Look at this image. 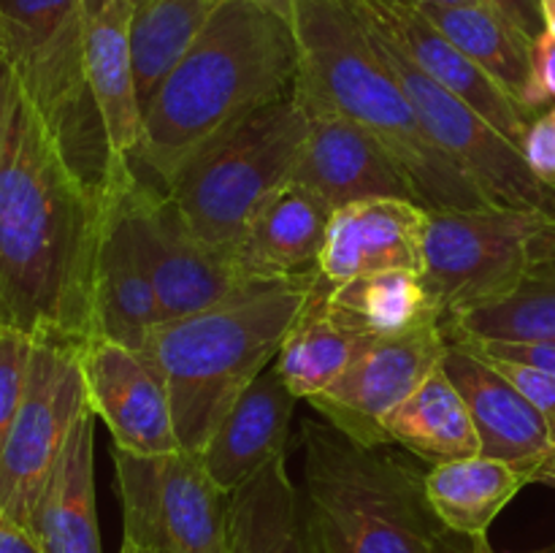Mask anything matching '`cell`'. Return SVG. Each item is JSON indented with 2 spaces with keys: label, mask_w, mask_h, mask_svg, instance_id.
<instances>
[{
  "label": "cell",
  "mask_w": 555,
  "mask_h": 553,
  "mask_svg": "<svg viewBox=\"0 0 555 553\" xmlns=\"http://www.w3.org/2000/svg\"><path fill=\"white\" fill-rule=\"evenodd\" d=\"M293 92L307 117V141L293 182L318 193L331 209L372 198H404L421 204L404 168L366 128L304 95L296 87Z\"/></svg>",
  "instance_id": "cell-13"
},
{
  "label": "cell",
  "mask_w": 555,
  "mask_h": 553,
  "mask_svg": "<svg viewBox=\"0 0 555 553\" xmlns=\"http://www.w3.org/2000/svg\"><path fill=\"white\" fill-rule=\"evenodd\" d=\"M106 215V184L70 163L47 117L3 68L0 331L70 347L98 336L95 274Z\"/></svg>",
  "instance_id": "cell-1"
},
{
  "label": "cell",
  "mask_w": 555,
  "mask_h": 553,
  "mask_svg": "<svg viewBox=\"0 0 555 553\" xmlns=\"http://www.w3.org/2000/svg\"><path fill=\"white\" fill-rule=\"evenodd\" d=\"M450 342V339H448ZM466 347L482 358H496V361L524 363V366L540 369V372L555 374V345L553 342H453Z\"/></svg>",
  "instance_id": "cell-35"
},
{
  "label": "cell",
  "mask_w": 555,
  "mask_h": 553,
  "mask_svg": "<svg viewBox=\"0 0 555 553\" xmlns=\"http://www.w3.org/2000/svg\"><path fill=\"white\" fill-rule=\"evenodd\" d=\"M372 339L374 336L352 329L341 314H336L325 301L320 282H314L312 296L282 342L276 366L293 396L309 401L331 388Z\"/></svg>",
  "instance_id": "cell-27"
},
{
  "label": "cell",
  "mask_w": 555,
  "mask_h": 553,
  "mask_svg": "<svg viewBox=\"0 0 555 553\" xmlns=\"http://www.w3.org/2000/svg\"><path fill=\"white\" fill-rule=\"evenodd\" d=\"M524 106L534 117L542 108L555 106V38L547 30L531 41V68Z\"/></svg>",
  "instance_id": "cell-34"
},
{
  "label": "cell",
  "mask_w": 555,
  "mask_h": 553,
  "mask_svg": "<svg viewBox=\"0 0 555 553\" xmlns=\"http://www.w3.org/2000/svg\"><path fill=\"white\" fill-rule=\"evenodd\" d=\"M36 342L16 331H0V448L9 437L11 421L25 390L27 366Z\"/></svg>",
  "instance_id": "cell-32"
},
{
  "label": "cell",
  "mask_w": 555,
  "mask_h": 553,
  "mask_svg": "<svg viewBox=\"0 0 555 553\" xmlns=\"http://www.w3.org/2000/svg\"><path fill=\"white\" fill-rule=\"evenodd\" d=\"M542 16H545V30L555 38V0H540Z\"/></svg>",
  "instance_id": "cell-41"
},
{
  "label": "cell",
  "mask_w": 555,
  "mask_h": 553,
  "mask_svg": "<svg viewBox=\"0 0 555 553\" xmlns=\"http://www.w3.org/2000/svg\"><path fill=\"white\" fill-rule=\"evenodd\" d=\"M135 166L122 177L108 179V215L103 228L95 274V323L98 336L144 350L152 331L160 325L150 263L135 226L128 184Z\"/></svg>",
  "instance_id": "cell-17"
},
{
  "label": "cell",
  "mask_w": 555,
  "mask_h": 553,
  "mask_svg": "<svg viewBox=\"0 0 555 553\" xmlns=\"http://www.w3.org/2000/svg\"><path fill=\"white\" fill-rule=\"evenodd\" d=\"M475 553H493V548H491V542H488V540H482V542H477V548H475Z\"/></svg>",
  "instance_id": "cell-43"
},
{
  "label": "cell",
  "mask_w": 555,
  "mask_h": 553,
  "mask_svg": "<svg viewBox=\"0 0 555 553\" xmlns=\"http://www.w3.org/2000/svg\"><path fill=\"white\" fill-rule=\"evenodd\" d=\"M534 480V472L491 455L428 466L423 475L426 497L437 518L466 540H488V529L504 507Z\"/></svg>",
  "instance_id": "cell-25"
},
{
  "label": "cell",
  "mask_w": 555,
  "mask_h": 553,
  "mask_svg": "<svg viewBox=\"0 0 555 553\" xmlns=\"http://www.w3.org/2000/svg\"><path fill=\"white\" fill-rule=\"evenodd\" d=\"M30 531L47 553H101L95 504V412L76 421L41 499Z\"/></svg>",
  "instance_id": "cell-23"
},
{
  "label": "cell",
  "mask_w": 555,
  "mask_h": 553,
  "mask_svg": "<svg viewBox=\"0 0 555 553\" xmlns=\"http://www.w3.org/2000/svg\"><path fill=\"white\" fill-rule=\"evenodd\" d=\"M450 342H553L555 345V255L540 260L513 293L477 309L442 318Z\"/></svg>",
  "instance_id": "cell-30"
},
{
  "label": "cell",
  "mask_w": 555,
  "mask_h": 553,
  "mask_svg": "<svg viewBox=\"0 0 555 553\" xmlns=\"http://www.w3.org/2000/svg\"><path fill=\"white\" fill-rule=\"evenodd\" d=\"M225 0H144L135 5L130 47L141 108L190 52Z\"/></svg>",
  "instance_id": "cell-31"
},
{
  "label": "cell",
  "mask_w": 555,
  "mask_h": 553,
  "mask_svg": "<svg viewBox=\"0 0 555 553\" xmlns=\"http://www.w3.org/2000/svg\"><path fill=\"white\" fill-rule=\"evenodd\" d=\"M334 209L298 182H287L260 204L231 253L244 282L318 274Z\"/></svg>",
  "instance_id": "cell-20"
},
{
  "label": "cell",
  "mask_w": 555,
  "mask_h": 553,
  "mask_svg": "<svg viewBox=\"0 0 555 553\" xmlns=\"http://www.w3.org/2000/svg\"><path fill=\"white\" fill-rule=\"evenodd\" d=\"M0 63L87 179L106 184L108 150L85 70L81 0H0Z\"/></svg>",
  "instance_id": "cell-7"
},
{
  "label": "cell",
  "mask_w": 555,
  "mask_h": 553,
  "mask_svg": "<svg viewBox=\"0 0 555 553\" xmlns=\"http://www.w3.org/2000/svg\"><path fill=\"white\" fill-rule=\"evenodd\" d=\"M318 282L328 307L366 336L404 334L428 320L444 318L426 276L417 269L374 271L341 285H325L320 276Z\"/></svg>",
  "instance_id": "cell-28"
},
{
  "label": "cell",
  "mask_w": 555,
  "mask_h": 553,
  "mask_svg": "<svg viewBox=\"0 0 555 553\" xmlns=\"http://www.w3.org/2000/svg\"><path fill=\"white\" fill-rule=\"evenodd\" d=\"M228 553H323L285 455L231 493Z\"/></svg>",
  "instance_id": "cell-24"
},
{
  "label": "cell",
  "mask_w": 555,
  "mask_h": 553,
  "mask_svg": "<svg viewBox=\"0 0 555 553\" xmlns=\"http://www.w3.org/2000/svg\"><path fill=\"white\" fill-rule=\"evenodd\" d=\"M393 5H406V9H423V5H459V3H477V0H385Z\"/></svg>",
  "instance_id": "cell-40"
},
{
  "label": "cell",
  "mask_w": 555,
  "mask_h": 553,
  "mask_svg": "<svg viewBox=\"0 0 555 553\" xmlns=\"http://www.w3.org/2000/svg\"><path fill=\"white\" fill-rule=\"evenodd\" d=\"M428 211L404 198H372L334 209L318 276L325 285H341L374 271H423Z\"/></svg>",
  "instance_id": "cell-19"
},
{
  "label": "cell",
  "mask_w": 555,
  "mask_h": 553,
  "mask_svg": "<svg viewBox=\"0 0 555 553\" xmlns=\"http://www.w3.org/2000/svg\"><path fill=\"white\" fill-rule=\"evenodd\" d=\"M520 152H524L534 177L555 188V106L545 108L531 119Z\"/></svg>",
  "instance_id": "cell-36"
},
{
  "label": "cell",
  "mask_w": 555,
  "mask_h": 553,
  "mask_svg": "<svg viewBox=\"0 0 555 553\" xmlns=\"http://www.w3.org/2000/svg\"><path fill=\"white\" fill-rule=\"evenodd\" d=\"M293 25L255 0H225L144 103L133 166L163 190L217 139L293 90Z\"/></svg>",
  "instance_id": "cell-2"
},
{
  "label": "cell",
  "mask_w": 555,
  "mask_h": 553,
  "mask_svg": "<svg viewBox=\"0 0 555 553\" xmlns=\"http://www.w3.org/2000/svg\"><path fill=\"white\" fill-rule=\"evenodd\" d=\"M555 255V217L515 206L428 211L423 276L442 314L486 307Z\"/></svg>",
  "instance_id": "cell-8"
},
{
  "label": "cell",
  "mask_w": 555,
  "mask_h": 553,
  "mask_svg": "<svg viewBox=\"0 0 555 553\" xmlns=\"http://www.w3.org/2000/svg\"><path fill=\"white\" fill-rule=\"evenodd\" d=\"M0 125H3V65H0Z\"/></svg>",
  "instance_id": "cell-42"
},
{
  "label": "cell",
  "mask_w": 555,
  "mask_h": 553,
  "mask_svg": "<svg viewBox=\"0 0 555 553\" xmlns=\"http://www.w3.org/2000/svg\"><path fill=\"white\" fill-rule=\"evenodd\" d=\"M133 14L135 5L130 0H81L85 70L106 139V179L133 168L141 128H144V108H141L133 47H130Z\"/></svg>",
  "instance_id": "cell-16"
},
{
  "label": "cell",
  "mask_w": 555,
  "mask_h": 553,
  "mask_svg": "<svg viewBox=\"0 0 555 553\" xmlns=\"http://www.w3.org/2000/svg\"><path fill=\"white\" fill-rule=\"evenodd\" d=\"M496 372H502L531 404L537 407L542 417H545L547 428H551V437L555 442V374L540 372V369L524 366V363L513 361H496V358H486ZM555 466V464H553ZM551 466V470H553Z\"/></svg>",
  "instance_id": "cell-33"
},
{
  "label": "cell",
  "mask_w": 555,
  "mask_h": 553,
  "mask_svg": "<svg viewBox=\"0 0 555 553\" xmlns=\"http://www.w3.org/2000/svg\"><path fill=\"white\" fill-rule=\"evenodd\" d=\"M128 198L150 263L160 323L215 307L244 285L231 258L209 247L190 228L182 209L160 184L135 171Z\"/></svg>",
  "instance_id": "cell-12"
},
{
  "label": "cell",
  "mask_w": 555,
  "mask_h": 553,
  "mask_svg": "<svg viewBox=\"0 0 555 553\" xmlns=\"http://www.w3.org/2000/svg\"><path fill=\"white\" fill-rule=\"evenodd\" d=\"M304 141L307 117L291 90L201 152L166 193L190 228L231 258L260 204L282 184L293 182Z\"/></svg>",
  "instance_id": "cell-6"
},
{
  "label": "cell",
  "mask_w": 555,
  "mask_h": 553,
  "mask_svg": "<svg viewBox=\"0 0 555 553\" xmlns=\"http://www.w3.org/2000/svg\"><path fill=\"white\" fill-rule=\"evenodd\" d=\"M325 421L301 426V491L323 553H475L431 510L426 472ZM482 542V540H480Z\"/></svg>",
  "instance_id": "cell-5"
},
{
  "label": "cell",
  "mask_w": 555,
  "mask_h": 553,
  "mask_svg": "<svg viewBox=\"0 0 555 553\" xmlns=\"http://www.w3.org/2000/svg\"><path fill=\"white\" fill-rule=\"evenodd\" d=\"M255 3L274 11V14L282 16L285 22H293V5H296V0H255Z\"/></svg>",
  "instance_id": "cell-39"
},
{
  "label": "cell",
  "mask_w": 555,
  "mask_h": 553,
  "mask_svg": "<svg viewBox=\"0 0 555 553\" xmlns=\"http://www.w3.org/2000/svg\"><path fill=\"white\" fill-rule=\"evenodd\" d=\"M442 366L464 396L480 434V453L513 461L545 483L555 464V442L537 407L482 356L448 342Z\"/></svg>",
  "instance_id": "cell-18"
},
{
  "label": "cell",
  "mask_w": 555,
  "mask_h": 553,
  "mask_svg": "<svg viewBox=\"0 0 555 553\" xmlns=\"http://www.w3.org/2000/svg\"><path fill=\"white\" fill-rule=\"evenodd\" d=\"M480 3L496 9L504 20L513 22L529 41L545 33V16H542L540 0H480Z\"/></svg>",
  "instance_id": "cell-37"
},
{
  "label": "cell",
  "mask_w": 555,
  "mask_h": 553,
  "mask_svg": "<svg viewBox=\"0 0 555 553\" xmlns=\"http://www.w3.org/2000/svg\"><path fill=\"white\" fill-rule=\"evenodd\" d=\"M119 553H166V551H141V548H128V545H122V551Z\"/></svg>",
  "instance_id": "cell-44"
},
{
  "label": "cell",
  "mask_w": 555,
  "mask_h": 553,
  "mask_svg": "<svg viewBox=\"0 0 555 553\" xmlns=\"http://www.w3.org/2000/svg\"><path fill=\"white\" fill-rule=\"evenodd\" d=\"M130 3H133V5H139V3H144V0H130Z\"/></svg>",
  "instance_id": "cell-45"
},
{
  "label": "cell",
  "mask_w": 555,
  "mask_h": 553,
  "mask_svg": "<svg viewBox=\"0 0 555 553\" xmlns=\"http://www.w3.org/2000/svg\"><path fill=\"white\" fill-rule=\"evenodd\" d=\"M296 87L366 128L396 157L426 209L496 206L426 133L350 0H296Z\"/></svg>",
  "instance_id": "cell-3"
},
{
  "label": "cell",
  "mask_w": 555,
  "mask_h": 553,
  "mask_svg": "<svg viewBox=\"0 0 555 553\" xmlns=\"http://www.w3.org/2000/svg\"><path fill=\"white\" fill-rule=\"evenodd\" d=\"M385 434L390 445L426 461L428 466L469 459L480 453V434L464 396L437 366L388 417Z\"/></svg>",
  "instance_id": "cell-26"
},
{
  "label": "cell",
  "mask_w": 555,
  "mask_h": 553,
  "mask_svg": "<svg viewBox=\"0 0 555 553\" xmlns=\"http://www.w3.org/2000/svg\"><path fill=\"white\" fill-rule=\"evenodd\" d=\"M87 407L79 347L36 342L20 407L0 448V507L27 529L43 486Z\"/></svg>",
  "instance_id": "cell-10"
},
{
  "label": "cell",
  "mask_w": 555,
  "mask_h": 553,
  "mask_svg": "<svg viewBox=\"0 0 555 553\" xmlns=\"http://www.w3.org/2000/svg\"><path fill=\"white\" fill-rule=\"evenodd\" d=\"M448 352L442 320H428L404 334L374 336L352 366L309 407L345 437L369 448L390 445L385 417L428 377Z\"/></svg>",
  "instance_id": "cell-11"
},
{
  "label": "cell",
  "mask_w": 555,
  "mask_h": 553,
  "mask_svg": "<svg viewBox=\"0 0 555 553\" xmlns=\"http://www.w3.org/2000/svg\"><path fill=\"white\" fill-rule=\"evenodd\" d=\"M87 404L106 423L117 448L141 455L182 450L166 383L144 350L90 336L79 347Z\"/></svg>",
  "instance_id": "cell-14"
},
{
  "label": "cell",
  "mask_w": 555,
  "mask_h": 553,
  "mask_svg": "<svg viewBox=\"0 0 555 553\" xmlns=\"http://www.w3.org/2000/svg\"><path fill=\"white\" fill-rule=\"evenodd\" d=\"M415 11H421L442 36H448L466 57L475 60L524 106L531 68V41L513 22L480 0L459 5H423Z\"/></svg>",
  "instance_id": "cell-29"
},
{
  "label": "cell",
  "mask_w": 555,
  "mask_h": 553,
  "mask_svg": "<svg viewBox=\"0 0 555 553\" xmlns=\"http://www.w3.org/2000/svg\"><path fill=\"white\" fill-rule=\"evenodd\" d=\"M0 553H47L25 524L0 507Z\"/></svg>",
  "instance_id": "cell-38"
},
{
  "label": "cell",
  "mask_w": 555,
  "mask_h": 553,
  "mask_svg": "<svg viewBox=\"0 0 555 553\" xmlns=\"http://www.w3.org/2000/svg\"><path fill=\"white\" fill-rule=\"evenodd\" d=\"M228 515L231 493L211 480L204 455L195 450L163 455L150 535L141 551L228 553Z\"/></svg>",
  "instance_id": "cell-22"
},
{
  "label": "cell",
  "mask_w": 555,
  "mask_h": 553,
  "mask_svg": "<svg viewBox=\"0 0 555 553\" xmlns=\"http://www.w3.org/2000/svg\"><path fill=\"white\" fill-rule=\"evenodd\" d=\"M350 5L366 25L388 38L399 52H404L423 74L469 103L520 150L534 117L491 74H486L448 36H442L421 11L385 0H350Z\"/></svg>",
  "instance_id": "cell-15"
},
{
  "label": "cell",
  "mask_w": 555,
  "mask_h": 553,
  "mask_svg": "<svg viewBox=\"0 0 555 553\" xmlns=\"http://www.w3.org/2000/svg\"><path fill=\"white\" fill-rule=\"evenodd\" d=\"M358 14V11H356ZM363 22V20H361ZM374 47L393 68L434 144L496 206L534 209L555 217V188L534 177L524 152L504 139L486 117L423 74L404 52L363 22Z\"/></svg>",
  "instance_id": "cell-9"
},
{
  "label": "cell",
  "mask_w": 555,
  "mask_h": 553,
  "mask_svg": "<svg viewBox=\"0 0 555 553\" xmlns=\"http://www.w3.org/2000/svg\"><path fill=\"white\" fill-rule=\"evenodd\" d=\"M296 401L276 361L233 401L201 450L211 480L222 491L233 493L263 466L285 455Z\"/></svg>",
  "instance_id": "cell-21"
},
{
  "label": "cell",
  "mask_w": 555,
  "mask_h": 553,
  "mask_svg": "<svg viewBox=\"0 0 555 553\" xmlns=\"http://www.w3.org/2000/svg\"><path fill=\"white\" fill-rule=\"evenodd\" d=\"M318 274L244 282L215 307L160 323L144 352L166 383L182 450L201 453L233 401L276 361Z\"/></svg>",
  "instance_id": "cell-4"
}]
</instances>
